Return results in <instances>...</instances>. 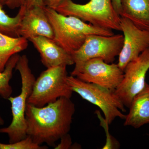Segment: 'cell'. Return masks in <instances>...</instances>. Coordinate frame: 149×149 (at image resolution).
<instances>
[{"instance_id": "cell-1", "label": "cell", "mask_w": 149, "mask_h": 149, "mask_svg": "<svg viewBox=\"0 0 149 149\" xmlns=\"http://www.w3.org/2000/svg\"><path fill=\"white\" fill-rule=\"evenodd\" d=\"M75 111L70 98L64 97L41 107L27 103V136L38 145L55 147L56 142L69 133Z\"/></svg>"}, {"instance_id": "cell-2", "label": "cell", "mask_w": 149, "mask_h": 149, "mask_svg": "<svg viewBox=\"0 0 149 149\" xmlns=\"http://www.w3.org/2000/svg\"><path fill=\"white\" fill-rule=\"evenodd\" d=\"M44 8L53 29L54 41L71 55L81 47L89 35H114L113 30L95 27L75 17L65 16L45 6Z\"/></svg>"}, {"instance_id": "cell-3", "label": "cell", "mask_w": 149, "mask_h": 149, "mask_svg": "<svg viewBox=\"0 0 149 149\" xmlns=\"http://www.w3.org/2000/svg\"><path fill=\"white\" fill-rule=\"evenodd\" d=\"M15 69L19 72L21 78V93L15 97H9L13 118L8 127L0 128V133H6L9 143L21 141L27 137V125L25 111L27 99L32 93L36 78L29 67V60L26 55L19 56Z\"/></svg>"}, {"instance_id": "cell-4", "label": "cell", "mask_w": 149, "mask_h": 149, "mask_svg": "<svg viewBox=\"0 0 149 149\" xmlns=\"http://www.w3.org/2000/svg\"><path fill=\"white\" fill-rule=\"evenodd\" d=\"M55 10L65 16H72L100 28L121 31L120 16L116 11L111 0H90L84 4L72 0H63Z\"/></svg>"}, {"instance_id": "cell-5", "label": "cell", "mask_w": 149, "mask_h": 149, "mask_svg": "<svg viewBox=\"0 0 149 149\" xmlns=\"http://www.w3.org/2000/svg\"><path fill=\"white\" fill-rule=\"evenodd\" d=\"M66 66L47 68L36 79L27 103L43 107L62 97L70 98L73 91L67 82Z\"/></svg>"}, {"instance_id": "cell-6", "label": "cell", "mask_w": 149, "mask_h": 149, "mask_svg": "<svg viewBox=\"0 0 149 149\" xmlns=\"http://www.w3.org/2000/svg\"><path fill=\"white\" fill-rule=\"evenodd\" d=\"M67 82L73 92L84 100L95 105L103 112L104 119L109 125L116 118L125 119V106L115 94L114 91L93 83L84 82L70 75Z\"/></svg>"}, {"instance_id": "cell-7", "label": "cell", "mask_w": 149, "mask_h": 149, "mask_svg": "<svg viewBox=\"0 0 149 149\" xmlns=\"http://www.w3.org/2000/svg\"><path fill=\"white\" fill-rule=\"evenodd\" d=\"M123 40V35L120 34L89 35L81 47L71 54L75 66L70 75L74 77L85 62L91 59L100 58L113 63L121 52Z\"/></svg>"}, {"instance_id": "cell-8", "label": "cell", "mask_w": 149, "mask_h": 149, "mask_svg": "<svg viewBox=\"0 0 149 149\" xmlns=\"http://www.w3.org/2000/svg\"><path fill=\"white\" fill-rule=\"evenodd\" d=\"M149 70V48L127 65L123 80L114 91L125 107L129 108L133 97L143 89Z\"/></svg>"}, {"instance_id": "cell-9", "label": "cell", "mask_w": 149, "mask_h": 149, "mask_svg": "<svg viewBox=\"0 0 149 149\" xmlns=\"http://www.w3.org/2000/svg\"><path fill=\"white\" fill-rule=\"evenodd\" d=\"M74 77L112 91L122 82L124 71L116 63H108L102 59L94 58L85 62Z\"/></svg>"}, {"instance_id": "cell-10", "label": "cell", "mask_w": 149, "mask_h": 149, "mask_svg": "<svg viewBox=\"0 0 149 149\" xmlns=\"http://www.w3.org/2000/svg\"><path fill=\"white\" fill-rule=\"evenodd\" d=\"M124 40L117 64L124 71L127 65L149 48V32L137 27L131 20L120 16Z\"/></svg>"}, {"instance_id": "cell-11", "label": "cell", "mask_w": 149, "mask_h": 149, "mask_svg": "<svg viewBox=\"0 0 149 149\" xmlns=\"http://www.w3.org/2000/svg\"><path fill=\"white\" fill-rule=\"evenodd\" d=\"M44 7L35 6L26 9L20 24V37L28 40L38 36L53 40V29Z\"/></svg>"}, {"instance_id": "cell-12", "label": "cell", "mask_w": 149, "mask_h": 149, "mask_svg": "<svg viewBox=\"0 0 149 149\" xmlns=\"http://www.w3.org/2000/svg\"><path fill=\"white\" fill-rule=\"evenodd\" d=\"M41 56V61L47 68L74 64L70 54L66 52L52 39L38 36L29 39Z\"/></svg>"}, {"instance_id": "cell-13", "label": "cell", "mask_w": 149, "mask_h": 149, "mask_svg": "<svg viewBox=\"0 0 149 149\" xmlns=\"http://www.w3.org/2000/svg\"><path fill=\"white\" fill-rule=\"evenodd\" d=\"M126 115L124 126L141 128L149 123V84L146 83L143 89L133 97Z\"/></svg>"}, {"instance_id": "cell-14", "label": "cell", "mask_w": 149, "mask_h": 149, "mask_svg": "<svg viewBox=\"0 0 149 149\" xmlns=\"http://www.w3.org/2000/svg\"><path fill=\"white\" fill-rule=\"evenodd\" d=\"M120 16L149 32V0H121Z\"/></svg>"}, {"instance_id": "cell-15", "label": "cell", "mask_w": 149, "mask_h": 149, "mask_svg": "<svg viewBox=\"0 0 149 149\" xmlns=\"http://www.w3.org/2000/svg\"><path fill=\"white\" fill-rule=\"evenodd\" d=\"M28 41L23 37H10L0 32V72L4 70L13 56L27 49Z\"/></svg>"}, {"instance_id": "cell-16", "label": "cell", "mask_w": 149, "mask_h": 149, "mask_svg": "<svg viewBox=\"0 0 149 149\" xmlns=\"http://www.w3.org/2000/svg\"><path fill=\"white\" fill-rule=\"evenodd\" d=\"M25 10L24 6H21L16 16L11 17L0 6V32L10 37H20L19 29Z\"/></svg>"}, {"instance_id": "cell-17", "label": "cell", "mask_w": 149, "mask_h": 149, "mask_svg": "<svg viewBox=\"0 0 149 149\" xmlns=\"http://www.w3.org/2000/svg\"><path fill=\"white\" fill-rule=\"evenodd\" d=\"M19 56L18 54L13 56L6 65L4 70L0 72V96L3 98L8 99L13 93L10 81Z\"/></svg>"}, {"instance_id": "cell-18", "label": "cell", "mask_w": 149, "mask_h": 149, "mask_svg": "<svg viewBox=\"0 0 149 149\" xmlns=\"http://www.w3.org/2000/svg\"><path fill=\"white\" fill-rule=\"evenodd\" d=\"M48 147L42 146L35 143L31 137L27 136L25 139L12 143H0V149H46Z\"/></svg>"}, {"instance_id": "cell-19", "label": "cell", "mask_w": 149, "mask_h": 149, "mask_svg": "<svg viewBox=\"0 0 149 149\" xmlns=\"http://www.w3.org/2000/svg\"><path fill=\"white\" fill-rule=\"evenodd\" d=\"M97 114H98V117L101 121V125L102 127L104 128L106 133L107 134V142L105 145L103 147V149H115L116 148L119 147V144H117V142L114 141V139L112 138L110 134H107L108 130V124L107 123L104 118H102L100 115V112L97 111Z\"/></svg>"}, {"instance_id": "cell-20", "label": "cell", "mask_w": 149, "mask_h": 149, "mask_svg": "<svg viewBox=\"0 0 149 149\" xmlns=\"http://www.w3.org/2000/svg\"><path fill=\"white\" fill-rule=\"evenodd\" d=\"M61 142L58 145L55 146V149H67L72 146V142L70 135L68 133L64 135L60 139Z\"/></svg>"}, {"instance_id": "cell-21", "label": "cell", "mask_w": 149, "mask_h": 149, "mask_svg": "<svg viewBox=\"0 0 149 149\" xmlns=\"http://www.w3.org/2000/svg\"><path fill=\"white\" fill-rule=\"evenodd\" d=\"M24 7L26 9H28L35 6H44L43 0H24Z\"/></svg>"}, {"instance_id": "cell-22", "label": "cell", "mask_w": 149, "mask_h": 149, "mask_svg": "<svg viewBox=\"0 0 149 149\" xmlns=\"http://www.w3.org/2000/svg\"><path fill=\"white\" fill-rule=\"evenodd\" d=\"M24 0H8L6 6L11 9L20 8L24 5Z\"/></svg>"}, {"instance_id": "cell-23", "label": "cell", "mask_w": 149, "mask_h": 149, "mask_svg": "<svg viewBox=\"0 0 149 149\" xmlns=\"http://www.w3.org/2000/svg\"><path fill=\"white\" fill-rule=\"evenodd\" d=\"M63 0H43L45 6L54 9L58 6Z\"/></svg>"}, {"instance_id": "cell-24", "label": "cell", "mask_w": 149, "mask_h": 149, "mask_svg": "<svg viewBox=\"0 0 149 149\" xmlns=\"http://www.w3.org/2000/svg\"><path fill=\"white\" fill-rule=\"evenodd\" d=\"M112 4L116 11L120 15L121 10V0H111Z\"/></svg>"}, {"instance_id": "cell-25", "label": "cell", "mask_w": 149, "mask_h": 149, "mask_svg": "<svg viewBox=\"0 0 149 149\" xmlns=\"http://www.w3.org/2000/svg\"><path fill=\"white\" fill-rule=\"evenodd\" d=\"M8 0H0V6L3 7V6H6Z\"/></svg>"}, {"instance_id": "cell-26", "label": "cell", "mask_w": 149, "mask_h": 149, "mask_svg": "<svg viewBox=\"0 0 149 149\" xmlns=\"http://www.w3.org/2000/svg\"><path fill=\"white\" fill-rule=\"evenodd\" d=\"M4 123V121L1 116V113H0V125H3Z\"/></svg>"}]
</instances>
